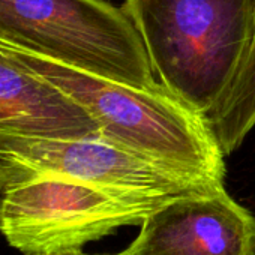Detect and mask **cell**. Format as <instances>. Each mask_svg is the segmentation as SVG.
Listing matches in <instances>:
<instances>
[{
  "mask_svg": "<svg viewBox=\"0 0 255 255\" xmlns=\"http://www.w3.org/2000/svg\"><path fill=\"white\" fill-rule=\"evenodd\" d=\"M12 59L59 87L99 125L101 137L191 179L222 186L224 152L206 116L161 83L108 80L0 44Z\"/></svg>",
  "mask_w": 255,
  "mask_h": 255,
  "instance_id": "6da1fadb",
  "label": "cell"
},
{
  "mask_svg": "<svg viewBox=\"0 0 255 255\" xmlns=\"http://www.w3.org/2000/svg\"><path fill=\"white\" fill-rule=\"evenodd\" d=\"M159 83L209 119L248 51L255 0H125Z\"/></svg>",
  "mask_w": 255,
  "mask_h": 255,
  "instance_id": "7a4b0ae2",
  "label": "cell"
},
{
  "mask_svg": "<svg viewBox=\"0 0 255 255\" xmlns=\"http://www.w3.org/2000/svg\"><path fill=\"white\" fill-rule=\"evenodd\" d=\"M0 44L108 80L158 84L134 23L105 0H0Z\"/></svg>",
  "mask_w": 255,
  "mask_h": 255,
  "instance_id": "3957f363",
  "label": "cell"
},
{
  "mask_svg": "<svg viewBox=\"0 0 255 255\" xmlns=\"http://www.w3.org/2000/svg\"><path fill=\"white\" fill-rule=\"evenodd\" d=\"M161 206L0 161V234L23 255L83 251Z\"/></svg>",
  "mask_w": 255,
  "mask_h": 255,
  "instance_id": "277c9868",
  "label": "cell"
},
{
  "mask_svg": "<svg viewBox=\"0 0 255 255\" xmlns=\"http://www.w3.org/2000/svg\"><path fill=\"white\" fill-rule=\"evenodd\" d=\"M0 161L156 204L221 188L183 176L101 135L50 138L0 132Z\"/></svg>",
  "mask_w": 255,
  "mask_h": 255,
  "instance_id": "5b68a950",
  "label": "cell"
},
{
  "mask_svg": "<svg viewBox=\"0 0 255 255\" xmlns=\"http://www.w3.org/2000/svg\"><path fill=\"white\" fill-rule=\"evenodd\" d=\"M117 255H255V216L224 186L171 200Z\"/></svg>",
  "mask_w": 255,
  "mask_h": 255,
  "instance_id": "8992f818",
  "label": "cell"
},
{
  "mask_svg": "<svg viewBox=\"0 0 255 255\" xmlns=\"http://www.w3.org/2000/svg\"><path fill=\"white\" fill-rule=\"evenodd\" d=\"M0 132L81 138L101 135V128L71 96L0 47Z\"/></svg>",
  "mask_w": 255,
  "mask_h": 255,
  "instance_id": "52a82bcc",
  "label": "cell"
},
{
  "mask_svg": "<svg viewBox=\"0 0 255 255\" xmlns=\"http://www.w3.org/2000/svg\"><path fill=\"white\" fill-rule=\"evenodd\" d=\"M209 122L224 155L237 150L255 128V17L242 66Z\"/></svg>",
  "mask_w": 255,
  "mask_h": 255,
  "instance_id": "ba28073f",
  "label": "cell"
},
{
  "mask_svg": "<svg viewBox=\"0 0 255 255\" xmlns=\"http://www.w3.org/2000/svg\"><path fill=\"white\" fill-rule=\"evenodd\" d=\"M54 255H90V254H84L83 251H75V252H63V254H54Z\"/></svg>",
  "mask_w": 255,
  "mask_h": 255,
  "instance_id": "9c48e42d",
  "label": "cell"
}]
</instances>
